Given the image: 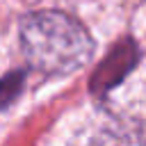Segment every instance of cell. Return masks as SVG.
I'll return each mask as SVG.
<instances>
[{
  "mask_svg": "<svg viewBox=\"0 0 146 146\" xmlns=\"http://www.w3.org/2000/svg\"><path fill=\"white\" fill-rule=\"evenodd\" d=\"M23 84H25V73L23 71H9L5 78H0V110L9 107L16 100Z\"/></svg>",
  "mask_w": 146,
  "mask_h": 146,
  "instance_id": "obj_3",
  "label": "cell"
},
{
  "mask_svg": "<svg viewBox=\"0 0 146 146\" xmlns=\"http://www.w3.org/2000/svg\"><path fill=\"white\" fill-rule=\"evenodd\" d=\"M18 34L25 59L43 73H73L94 55V41L87 27L64 11L46 9L27 14L18 25Z\"/></svg>",
  "mask_w": 146,
  "mask_h": 146,
  "instance_id": "obj_1",
  "label": "cell"
},
{
  "mask_svg": "<svg viewBox=\"0 0 146 146\" xmlns=\"http://www.w3.org/2000/svg\"><path fill=\"white\" fill-rule=\"evenodd\" d=\"M137 64V46L132 39H123L119 46L112 48V52L100 62V66L96 68L89 87L94 94H105L110 91L114 84H119Z\"/></svg>",
  "mask_w": 146,
  "mask_h": 146,
  "instance_id": "obj_2",
  "label": "cell"
}]
</instances>
